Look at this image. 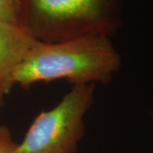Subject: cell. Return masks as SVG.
Returning <instances> with one entry per match:
<instances>
[{
    "mask_svg": "<svg viewBox=\"0 0 153 153\" xmlns=\"http://www.w3.org/2000/svg\"><path fill=\"white\" fill-rule=\"evenodd\" d=\"M120 66V55L106 35H87L57 43L36 40L12 72L10 82L24 88L56 79H66L72 86L106 83Z\"/></svg>",
    "mask_w": 153,
    "mask_h": 153,
    "instance_id": "obj_1",
    "label": "cell"
},
{
    "mask_svg": "<svg viewBox=\"0 0 153 153\" xmlns=\"http://www.w3.org/2000/svg\"><path fill=\"white\" fill-rule=\"evenodd\" d=\"M120 10L121 0H21V27L44 43L110 37L120 26Z\"/></svg>",
    "mask_w": 153,
    "mask_h": 153,
    "instance_id": "obj_2",
    "label": "cell"
},
{
    "mask_svg": "<svg viewBox=\"0 0 153 153\" xmlns=\"http://www.w3.org/2000/svg\"><path fill=\"white\" fill-rule=\"evenodd\" d=\"M94 84L72 86L58 104L42 111L13 153H75L84 134V117L92 105Z\"/></svg>",
    "mask_w": 153,
    "mask_h": 153,
    "instance_id": "obj_3",
    "label": "cell"
},
{
    "mask_svg": "<svg viewBox=\"0 0 153 153\" xmlns=\"http://www.w3.org/2000/svg\"><path fill=\"white\" fill-rule=\"evenodd\" d=\"M36 39L22 27L0 22V88L12 87V72L27 56Z\"/></svg>",
    "mask_w": 153,
    "mask_h": 153,
    "instance_id": "obj_4",
    "label": "cell"
},
{
    "mask_svg": "<svg viewBox=\"0 0 153 153\" xmlns=\"http://www.w3.org/2000/svg\"><path fill=\"white\" fill-rule=\"evenodd\" d=\"M0 22L21 27V0H0Z\"/></svg>",
    "mask_w": 153,
    "mask_h": 153,
    "instance_id": "obj_5",
    "label": "cell"
},
{
    "mask_svg": "<svg viewBox=\"0 0 153 153\" xmlns=\"http://www.w3.org/2000/svg\"><path fill=\"white\" fill-rule=\"evenodd\" d=\"M17 143L13 141L9 129L0 127V153H13Z\"/></svg>",
    "mask_w": 153,
    "mask_h": 153,
    "instance_id": "obj_6",
    "label": "cell"
},
{
    "mask_svg": "<svg viewBox=\"0 0 153 153\" xmlns=\"http://www.w3.org/2000/svg\"><path fill=\"white\" fill-rule=\"evenodd\" d=\"M3 93H4V92H3V90L0 88V102H1V99H2V94H3Z\"/></svg>",
    "mask_w": 153,
    "mask_h": 153,
    "instance_id": "obj_7",
    "label": "cell"
}]
</instances>
